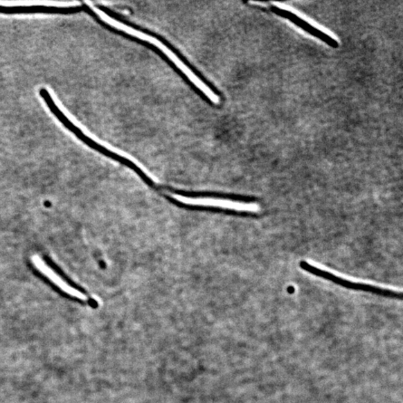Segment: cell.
I'll return each instance as SVG.
<instances>
[{
	"mask_svg": "<svg viewBox=\"0 0 403 403\" xmlns=\"http://www.w3.org/2000/svg\"><path fill=\"white\" fill-rule=\"evenodd\" d=\"M96 8L103 14V17L98 16L89 6L85 7L84 12L93 17L96 21L103 26L114 28V30L124 33L125 34L137 38L140 41L156 46L210 102H212L215 105L220 103L219 96L165 43H163V42L155 36L140 31L137 28H133L118 20V19L115 18L109 12V9L105 8V6H97Z\"/></svg>",
	"mask_w": 403,
	"mask_h": 403,
	"instance_id": "1",
	"label": "cell"
},
{
	"mask_svg": "<svg viewBox=\"0 0 403 403\" xmlns=\"http://www.w3.org/2000/svg\"><path fill=\"white\" fill-rule=\"evenodd\" d=\"M40 96L47 107L49 108L50 111L53 113L54 116L59 120V121L63 125V126L71 132L76 137L81 140L86 145L89 146L90 148L98 151L102 154L110 157L114 160L119 161L120 162L126 161L127 159V154L123 152H118L117 150H110L105 146L100 145L97 141L91 138L88 136H86L83 132L75 126L69 118L66 117V115L60 110L59 107L55 104L51 95L46 89H42L40 90Z\"/></svg>",
	"mask_w": 403,
	"mask_h": 403,
	"instance_id": "2",
	"label": "cell"
},
{
	"mask_svg": "<svg viewBox=\"0 0 403 403\" xmlns=\"http://www.w3.org/2000/svg\"><path fill=\"white\" fill-rule=\"evenodd\" d=\"M300 267L303 271L309 272L314 276L321 277L323 279L328 280L344 287H347V289H349L370 292L382 296L389 297V298L398 300H402V294L401 292L381 289V287L371 285L352 283L348 280L343 279V278L336 276L328 271L322 270V269L305 261L300 262Z\"/></svg>",
	"mask_w": 403,
	"mask_h": 403,
	"instance_id": "3",
	"label": "cell"
},
{
	"mask_svg": "<svg viewBox=\"0 0 403 403\" xmlns=\"http://www.w3.org/2000/svg\"><path fill=\"white\" fill-rule=\"evenodd\" d=\"M170 196L180 203L189 206L226 208L244 213H256L258 209L256 205L242 204L240 202L225 199L193 198L172 193H170Z\"/></svg>",
	"mask_w": 403,
	"mask_h": 403,
	"instance_id": "4",
	"label": "cell"
},
{
	"mask_svg": "<svg viewBox=\"0 0 403 403\" xmlns=\"http://www.w3.org/2000/svg\"><path fill=\"white\" fill-rule=\"evenodd\" d=\"M269 8H270V10L272 13L291 21L297 27L301 28V30L305 33H309L316 38H318V39L321 40L325 44H328L332 48H338L339 46V42L336 41L334 38L330 36L328 34L322 32L319 30V28H316L311 25L310 23L305 21L298 15H296L290 11L285 10V9H283L275 6H271Z\"/></svg>",
	"mask_w": 403,
	"mask_h": 403,
	"instance_id": "5",
	"label": "cell"
},
{
	"mask_svg": "<svg viewBox=\"0 0 403 403\" xmlns=\"http://www.w3.org/2000/svg\"><path fill=\"white\" fill-rule=\"evenodd\" d=\"M82 12L81 6L75 7H55L46 6H0V14L3 15H73Z\"/></svg>",
	"mask_w": 403,
	"mask_h": 403,
	"instance_id": "6",
	"label": "cell"
},
{
	"mask_svg": "<svg viewBox=\"0 0 403 403\" xmlns=\"http://www.w3.org/2000/svg\"><path fill=\"white\" fill-rule=\"evenodd\" d=\"M33 262L38 270L46 276L48 279L51 280L53 283L59 287L62 291L80 301H89V297L87 296L67 283L64 279H62V277L60 276V274H57L53 269L48 265L39 256H33Z\"/></svg>",
	"mask_w": 403,
	"mask_h": 403,
	"instance_id": "7",
	"label": "cell"
}]
</instances>
